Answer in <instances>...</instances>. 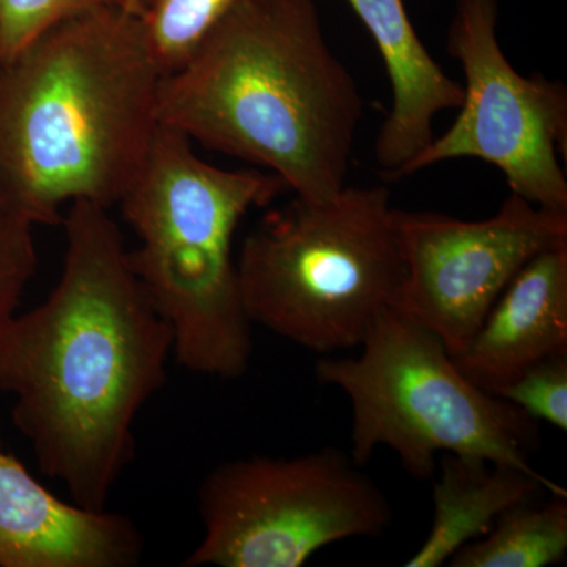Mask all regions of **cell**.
<instances>
[{
    "label": "cell",
    "mask_w": 567,
    "mask_h": 567,
    "mask_svg": "<svg viewBox=\"0 0 567 567\" xmlns=\"http://www.w3.org/2000/svg\"><path fill=\"white\" fill-rule=\"evenodd\" d=\"M61 278L0 333V391L41 472L74 505L106 509L134 453L133 425L167 380L174 339L134 274L110 208L63 215Z\"/></svg>",
    "instance_id": "obj_1"
},
{
    "label": "cell",
    "mask_w": 567,
    "mask_h": 567,
    "mask_svg": "<svg viewBox=\"0 0 567 567\" xmlns=\"http://www.w3.org/2000/svg\"><path fill=\"white\" fill-rule=\"evenodd\" d=\"M166 74L141 14L89 11L0 61V200L35 226L121 203L159 126Z\"/></svg>",
    "instance_id": "obj_2"
},
{
    "label": "cell",
    "mask_w": 567,
    "mask_h": 567,
    "mask_svg": "<svg viewBox=\"0 0 567 567\" xmlns=\"http://www.w3.org/2000/svg\"><path fill=\"white\" fill-rule=\"evenodd\" d=\"M363 114L316 0H240L158 96L159 123L315 203L346 188Z\"/></svg>",
    "instance_id": "obj_3"
},
{
    "label": "cell",
    "mask_w": 567,
    "mask_h": 567,
    "mask_svg": "<svg viewBox=\"0 0 567 567\" xmlns=\"http://www.w3.org/2000/svg\"><path fill=\"white\" fill-rule=\"evenodd\" d=\"M193 144L159 123L118 205L137 238L130 262L173 331L178 363L193 374L233 380L246 374L254 350L235 233L246 213L287 188L267 171L213 166Z\"/></svg>",
    "instance_id": "obj_4"
},
{
    "label": "cell",
    "mask_w": 567,
    "mask_h": 567,
    "mask_svg": "<svg viewBox=\"0 0 567 567\" xmlns=\"http://www.w3.org/2000/svg\"><path fill=\"white\" fill-rule=\"evenodd\" d=\"M395 212L385 186L268 212L237 256L251 323L316 353L360 347L404 279Z\"/></svg>",
    "instance_id": "obj_5"
},
{
    "label": "cell",
    "mask_w": 567,
    "mask_h": 567,
    "mask_svg": "<svg viewBox=\"0 0 567 567\" xmlns=\"http://www.w3.org/2000/svg\"><path fill=\"white\" fill-rule=\"evenodd\" d=\"M316 375L352 404L354 464L388 446L421 481L434 477L439 454L535 470L539 421L475 385L439 336L398 309L377 319L358 357L324 358Z\"/></svg>",
    "instance_id": "obj_6"
},
{
    "label": "cell",
    "mask_w": 567,
    "mask_h": 567,
    "mask_svg": "<svg viewBox=\"0 0 567 567\" xmlns=\"http://www.w3.org/2000/svg\"><path fill=\"white\" fill-rule=\"evenodd\" d=\"M204 535L183 566L300 567L330 544L382 536L390 499L336 447L216 466L199 488Z\"/></svg>",
    "instance_id": "obj_7"
},
{
    "label": "cell",
    "mask_w": 567,
    "mask_h": 567,
    "mask_svg": "<svg viewBox=\"0 0 567 567\" xmlns=\"http://www.w3.org/2000/svg\"><path fill=\"white\" fill-rule=\"evenodd\" d=\"M498 0H456L446 50L465 74L461 114L395 178L434 164L476 158L505 175L511 193L567 212V91L543 74L522 76L498 40Z\"/></svg>",
    "instance_id": "obj_8"
},
{
    "label": "cell",
    "mask_w": 567,
    "mask_h": 567,
    "mask_svg": "<svg viewBox=\"0 0 567 567\" xmlns=\"http://www.w3.org/2000/svg\"><path fill=\"white\" fill-rule=\"evenodd\" d=\"M395 224L404 279L393 308L439 336L451 357L465 349L533 257L567 245V212L514 193L481 221L398 210Z\"/></svg>",
    "instance_id": "obj_9"
},
{
    "label": "cell",
    "mask_w": 567,
    "mask_h": 567,
    "mask_svg": "<svg viewBox=\"0 0 567 567\" xmlns=\"http://www.w3.org/2000/svg\"><path fill=\"white\" fill-rule=\"evenodd\" d=\"M142 554L132 518L63 502L0 453V567H132Z\"/></svg>",
    "instance_id": "obj_10"
},
{
    "label": "cell",
    "mask_w": 567,
    "mask_h": 567,
    "mask_svg": "<svg viewBox=\"0 0 567 567\" xmlns=\"http://www.w3.org/2000/svg\"><path fill=\"white\" fill-rule=\"evenodd\" d=\"M559 354H567V245L537 254L514 276L453 360L475 385L495 394Z\"/></svg>",
    "instance_id": "obj_11"
},
{
    "label": "cell",
    "mask_w": 567,
    "mask_h": 567,
    "mask_svg": "<svg viewBox=\"0 0 567 567\" xmlns=\"http://www.w3.org/2000/svg\"><path fill=\"white\" fill-rule=\"evenodd\" d=\"M371 33L385 63L393 106L380 126L375 162L388 177L434 140V121L443 111L458 110L464 85L447 76L413 28L404 0H347Z\"/></svg>",
    "instance_id": "obj_12"
},
{
    "label": "cell",
    "mask_w": 567,
    "mask_h": 567,
    "mask_svg": "<svg viewBox=\"0 0 567 567\" xmlns=\"http://www.w3.org/2000/svg\"><path fill=\"white\" fill-rule=\"evenodd\" d=\"M567 495L565 487L537 470L496 464L483 457L443 454L432 488L434 520L423 546L406 567H440L473 540L491 532L507 507L544 492Z\"/></svg>",
    "instance_id": "obj_13"
},
{
    "label": "cell",
    "mask_w": 567,
    "mask_h": 567,
    "mask_svg": "<svg viewBox=\"0 0 567 567\" xmlns=\"http://www.w3.org/2000/svg\"><path fill=\"white\" fill-rule=\"evenodd\" d=\"M567 554V495L525 499L499 514L491 532L466 544L451 567H544Z\"/></svg>",
    "instance_id": "obj_14"
},
{
    "label": "cell",
    "mask_w": 567,
    "mask_h": 567,
    "mask_svg": "<svg viewBox=\"0 0 567 567\" xmlns=\"http://www.w3.org/2000/svg\"><path fill=\"white\" fill-rule=\"evenodd\" d=\"M238 2L240 0H144L142 25L163 73L181 69Z\"/></svg>",
    "instance_id": "obj_15"
},
{
    "label": "cell",
    "mask_w": 567,
    "mask_h": 567,
    "mask_svg": "<svg viewBox=\"0 0 567 567\" xmlns=\"http://www.w3.org/2000/svg\"><path fill=\"white\" fill-rule=\"evenodd\" d=\"M103 9L141 14L144 0H0V61L17 54L59 22Z\"/></svg>",
    "instance_id": "obj_16"
},
{
    "label": "cell",
    "mask_w": 567,
    "mask_h": 567,
    "mask_svg": "<svg viewBox=\"0 0 567 567\" xmlns=\"http://www.w3.org/2000/svg\"><path fill=\"white\" fill-rule=\"evenodd\" d=\"M35 224L0 200V333L17 317L21 295L37 270Z\"/></svg>",
    "instance_id": "obj_17"
},
{
    "label": "cell",
    "mask_w": 567,
    "mask_h": 567,
    "mask_svg": "<svg viewBox=\"0 0 567 567\" xmlns=\"http://www.w3.org/2000/svg\"><path fill=\"white\" fill-rule=\"evenodd\" d=\"M495 395L536 421L567 431V354L548 358L517 375Z\"/></svg>",
    "instance_id": "obj_18"
}]
</instances>
